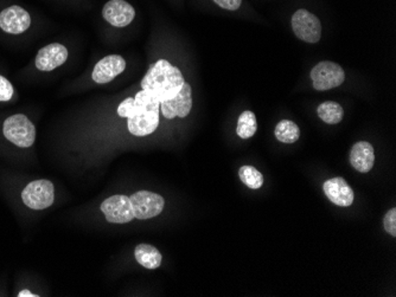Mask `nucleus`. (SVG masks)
<instances>
[{
  "mask_svg": "<svg viewBox=\"0 0 396 297\" xmlns=\"http://www.w3.org/2000/svg\"><path fill=\"white\" fill-rule=\"evenodd\" d=\"M160 102L146 91H139L117 107L119 117L129 119V131L136 136H150L158 128Z\"/></svg>",
  "mask_w": 396,
  "mask_h": 297,
  "instance_id": "obj_1",
  "label": "nucleus"
},
{
  "mask_svg": "<svg viewBox=\"0 0 396 297\" xmlns=\"http://www.w3.org/2000/svg\"><path fill=\"white\" fill-rule=\"evenodd\" d=\"M184 77L179 69L167 60H160L151 65L141 81V91H146L157 101L165 102L174 98L184 86Z\"/></svg>",
  "mask_w": 396,
  "mask_h": 297,
  "instance_id": "obj_2",
  "label": "nucleus"
},
{
  "mask_svg": "<svg viewBox=\"0 0 396 297\" xmlns=\"http://www.w3.org/2000/svg\"><path fill=\"white\" fill-rule=\"evenodd\" d=\"M5 138L15 146L27 148L32 146L36 139V128L23 114H15L8 117L3 126Z\"/></svg>",
  "mask_w": 396,
  "mask_h": 297,
  "instance_id": "obj_3",
  "label": "nucleus"
},
{
  "mask_svg": "<svg viewBox=\"0 0 396 297\" xmlns=\"http://www.w3.org/2000/svg\"><path fill=\"white\" fill-rule=\"evenodd\" d=\"M311 79L316 91H325L340 87L345 79V72L340 65L330 60L318 63L311 70Z\"/></svg>",
  "mask_w": 396,
  "mask_h": 297,
  "instance_id": "obj_4",
  "label": "nucleus"
},
{
  "mask_svg": "<svg viewBox=\"0 0 396 297\" xmlns=\"http://www.w3.org/2000/svg\"><path fill=\"white\" fill-rule=\"evenodd\" d=\"M22 200L32 210H44L55 200V188L49 180L31 181L22 192Z\"/></svg>",
  "mask_w": 396,
  "mask_h": 297,
  "instance_id": "obj_5",
  "label": "nucleus"
},
{
  "mask_svg": "<svg viewBox=\"0 0 396 297\" xmlns=\"http://www.w3.org/2000/svg\"><path fill=\"white\" fill-rule=\"evenodd\" d=\"M292 29L299 39L309 44L318 43L321 37V20L317 15L304 8L292 15Z\"/></svg>",
  "mask_w": 396,
  "mask_h": 297,
  "instance_id": "obj_6",
  "label": "nucleus"
},
{
  "mask_svg": "<svg viewBox=\"0 0 396 297\" xmlns=\"http://www.w3.org/2000/svg\"><path fill=\"white\" fill-rule=\"evenodd\" d=\"M134 218L146 220L162 213L165 200L162 196L150 191H139L129 197Z\"/></svg>",
  "mask_w": 396,
  "mask_h": 297,
  "instance_id": "obj_7",
  "label": "nucleus"
},
{
  "mask_svg": "<svg viewBox=\"0 0 396 297\" xmlns=\"http://www.w3.org/2000/svg\"><path fill=\"white\" fill-rule=\"evenodd\" d=\"M102 213L106 217L107 222L113 224H126L134 218L132 204L129 197L112 196L103 200L101 204Z\"/></svg>",
  "mask_w": 396,
  "mask_h": 297,
  "instance_id": "obj_8",
  "label": "nucleus"
},
{
  "mask_svg": "<svg viewBox=\"0 0 396 297\" xmlns=\"http://www.w3.org/2000/svg\"><path fill=\"white\" fill-rule=\"evenodd\" d=\"M193 108V91L189 83H184L181 91L174 98L160 103L162 114L166 119L188 117Z\"/></svg>",
  "mask_w": 396,
  "mask_h": 297,
  "instance_id": "obj_9",
  "label": "nucleus"
},
{
  "mask_svg": "<svg viewBox=\"0 0 396 297\" xmlns=\"http://www.w3.org/2000/svg\"><path fill=\"white\" fill-rule=\"evenodd\" d=\"M31 25L29 12L23 8L13 5L0 12V29L8 34H23Z\"/></svg>",
  "mask_w": 396,
  "mask_h": 297,
  "instance_id": "obj_10",
  "label": "nucleus"
},
{
  "mask_svg": "<svg viewBox=\"0 0 396 297\" xmlns=\"http://www.w3.org/2000/svg\"><path fill=\"white\" fill-rule=\"evenodd\" d=\"M102 15L110 25L124 27L132 23L136 17V10L124 0H110L103 6Z\"/></svg>",
  "mask_w": 396,
  "mask_h": 297,
  "instance_id": "obj_11",
  "label": "nucleus"
},
{
  "mask_svg": "<svg viewBox=\"0 0 396 297\" xmlns=\"http://www.w3.org/2000/svg\"><path fill=\"white\" fill-rule=\"evenodd\" d=\"M68 58V50L60 43H53L39 50L36 57V67L41 72H51L65 65Z\"/></svg>",
  "mask_w": 396,
  "mask_h": 297,
  "instance_id": "obj_12",
  "label": "nucleus"
},
{
  "mask_svg": "<svg viewBox=\"0 0 396 297\" xmlns=\"http://www.w3.org/2000/svg\"><path fill=\"white\" fill-rule=\"evenodd\" d=\"M126 60L119 55H110L98 60L93 70V79L98 84H106L124 72Z\"/></svg>",
  "mask_w": 396,
  "mask_h": 297,
  "instance_id": "obj_13",
  "label": "nucleus"
},
{
  "mask_svg": "<svg viewBox=\"0 0 396 297\" xmlns=\"http://www.w3.org/2000/svg\"><path fill=\"white\" fill-rule=\"evenodd\" d=\"M325 196L337 206H351L354 203V191L343 178L337 177L328 179L323 185Z\"/></svg>",
  "mask_w": 396,
  "mask_h": 297,
  "instance_id": "obj_14",
  "label": "nucleus"
},
{
  "mask_svg": "<svg viewBox=\"0 0 396 297\" xmlns=\"http://www.w3.org/2000/svg\"><path fill=\"white\" fill-rule=\"evenodd\" d=\"M351 166L361 173L370 172L375 164V152L373 147L366 141H359L351 148Z\"/></svg>",
  "mask_w": 396,
  "mask_h": 297,
  "instance_id": "obj_15",
  "label": "nucleus"
},
{
  "mask_svg": "<svg viewBox=\"0 0 396 297\" xmlns=\"http://www.w3.org/2000/svg\"><path fill=\"white\" fill-rule=\"evenodd\" d=\"M134 256L138 263L146 269H157L162 264V253L153 245L139 244L134 250Z\"/></svg>",
  "mask_w": 396,
  "mask_h": 297,
  "instance_id": "obj_16",
  "label": "nucleus"
},
{
  "mask_svg": "<svg viewBox=\"0 0 396 297\" xmlns=\"http://www.w3.org/2000/svg\"><path fill=\"white\" fill-rule=\"evenodd\" d=\"M317 114L325 124H337L343 120L344 110L337 102L328 101L318 107Z\"/></svg>",
  "mask_w": 396,
  "mask_h": 297,
  "instance_id": "obj_17",
  "label": "nucleus"
},
{
  "mask_svg": "<svg viewBox=\"0 0 396 297\" xmlns=\"http://www.w3.org/2000/svg\"><path fill=\"white\" fill-rule=\"evenodd\" d=\"M274 134L280 143H295L300 136V129L293 121L283 120L276 124Z\"/></svg>",
  "mask_w": 396,
  "mask_h": 297,
  "instance_id": "obj_18",
  "label": "nucleus"
},
{
  "mask_svg": "<svg viewBox=\"0 0 396 297\" xmlns=\"http://www.w3.org/2000/svg\"><path fill=\"white\" fill-rule=\"evenodd\" d=\"M257 117L253 112L245 110L240 115L238 121L236 133L241 139H249L257 133Z\"/></svg>",
  "mask_w": 396,
  "mask_h": 297,
  "instance_id": "obj_19",
  "label": "nucleus"
},
{
  "mask_svg": "<svg viewBox=\"0 0 396 297\" xmlns=\"http://www.w3.org/2000/svg\"><path fill=\"white\" fill-rule=\"evenodd\" d=\"M238 177L247 187L257 190L264 185V177L253 166H242L238 169Z\"/></svg>",
  "mask_w": 396,
  "mask_h": 297,
  "instance_id": "obj_20",
  "label": "nucleus"
},
{
  "mask_svg": "<svg viewBox=\"0 0 396 297\" xmlns=\"http://www.w3.org/2000/svg\"><path fill=\"white\" fill-rule=\"evenodd\" d=\"M383 226L387 232L395 237L396 236V209H392L385 213V219H383Z\"/></svg>",
  "mask_w": 396,
  "mask_h": 297,
  "instance_id": "obj_21",
  "label": "nucleus"
},
{
  "mask_svg": "<svg viewBox=\"0 0 396 297\" xmlns=\"http://www.w3.org/2000/svg\"><path fill=\"white\" fill-rule=\"evenodd\" d=\"M13 95V87L8 79L0 76V102L10 101Z\"/></svg>",
  "mask_w": 396,
  "mask_h": 297,
  "instance_id": "obj_22",
  "label": "nucleus"
},
{
  "mask_svg": "<svg viewBox=\"0 0 396 297\" xmlns=\"http://www.w3.org/2000/svg\"><path fill=\"white\" fill-rule=\"evenodd\" d=\"M219 8H226L229 11H236L242 4V0H212Z\"/></svg>",
  "mask_w": 396,
  "mask_h": 297,
  "instance_id": "obj_23",
  "label": "nucleus"
},
{
  "mask_svg": "<svg viewBox=\"0 0 396 297\" xmlns=\"http://www.w3.org/2000/svg\"><path fill=\"white\" fill-rule=\"evenodd\" d=\"M38 295H34V293H30L29 290H22L20 293H18V297H36Z\"/></svg>",
  "mask_w": 396,
  "mask_h": 297,
  "instance_id": "obj_24",
  "label": "nucleus"
}]
</instances>
